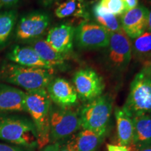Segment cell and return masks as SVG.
<instances>
[{
  "instance_id": "5bb4252c",
  "label": "cell",
  "mask_w": 151,
  "mask_h": 151,
  "mask_svg": "<svg viewBox=\"0 0 151 151\" xmlns=\"http://www.w3.org/2000/svg\"><path fill=\"white\" fill-rule=\"evenodd\" d=\"M25 92L0 83V113L26 111Z\"/></svg>"
},
{
  "instance_id": "d6986e66",
  "label": "cell",
  "mask_w": 151,
  "mask_h": 151,
  "mask_svg": "<svg viewBox=\"0 0 151 151\" xmlns=\"http://www.w3.org/2000/svg\"><path fill=\"white\" fill-rule=\"evenodd\" d=\"M55 15L59 18L75 17L89 20L86 0H65L56 7Z\"/></svg>"
},
{
  "instance_id": "44dd1931",
  "label": "cell",
  "mask_w": 151,
  "mask_h": 151,
  "mask_svg": "<svg viewBox=\"0 0 151 151\" xmlns=\"http://www.w3.org/2000/svg\"><path fill=\"white\" fill-rule=\"evenodd\" d=\"M132 55L135 59L144 62L151 58V32L146 30L142 35L133 39Z\"/></svg>"
},
{
  "instance_id": "603a6c76",
  "label": "cell",
  "mask_w": 151,
  "mask_h": 151,
  "mask_svg": "<svg viewBox=\"0 0 151 151\" xmlns=\"http://www.w3.org/2000/svg\"><path fill=\"white\" fill-rule=\"evenodd\" d=\"M104 137L89 129H83L76 137L77 151H95Z\"/></svg>"
},
{
  "instance_id": "2e32d148",
  "label": "cell",
  "mask_w": 151,
  "mask_h": 151,
  "mask_svg": "<svg viewBox=\"0 0 151 151\" xmlns=\"http://www.w3.org/2000/svg\"><path fill=\"white\" fill-rule=\"evenodd\" d=\"M134 123V136L128 149L138 151L144 147L151 146V116L144 114L132 118Z\"/></svg>"
},
{
  "instance_id": "8992f818",
  "label": "cell",
  "mask_w": 151,
  "mask_h": 151,
  "mask_svg": "<svg viewBox=\"0 0 151 151\" xmlns=\"http://www.w3.org/2000/svg\"><path fill=\"white\" fill-rule=\"evenodd\" d=\"M81 127L79 115L69 108L50 107V142L67 138Z\"/></svg>"
},
{
  "instance_id": "ac0fdd59",
  "label": "cell",
  "mask_w": 151,
  "mask_h": 151,
  "mask_svg": "<svg viewBox=\"0 0 151 151\" xmlns=\"http://www.w3.org/2000/svg\"><path fill=\"white\" fill-rule=\"evenodd\" d=\"M116 120L117 135L120 145L129 147L132 142L134 136V123L131 118L123 108L117 107L115 109Z\"/></svg>"
},
{
  "instance_id": "836d02e7",
  "label": "cell",
  "mask_w": 151,
  "mask_h": 151,
  "mask_svg": "<svg viewBox=\"0 0 151 151\" xmlns=\"http://www.w3.org/2000/svg\"><path fill=\"white\" fill-rule=\"evenodd\" d=\"M138 151H151V146L144 147V148L139 149V150Z\"/></svg>"
},
{
  "instance_id": "ba28073f",
  "label": "cell",
  "mask_w": 151,
  "mask_h": 151,
  "mask_svg": "<svg viewBox=\"0 0 151 151\" xmlns=\"http://www.w3.org/2000/svg\"><path fill=\"white\" fill-rule=\"evenodd\" d=\"M48 14L35 11L24 15L20 19L16 29V38L22 42H32L41 39L50 25Z\"/></svg>"
},
{
  "instance_id": "7a4b0ae2",
  "label": "cell",
  "mask_w": 151,
  "mask_h": 151,
  "mask_svg": "<svg viewBox=\"0 0 151 151\" xmlns=\"http://www.w3.org/2000/svg\"><path fill=\"white\" fill-rule=\"evenodd\" d=\"M26 111L37 131V145L42 149L50 143V111L51 100L46 89L25 92Z\"/></svg>"
},
{
  "instance_id": "7c38bea8",
  "label": "cell",
  "mask_w": 151,
  "mask_h": 151,
  "mask_svg": "<svg viewBox=\"0 0 151 151\" xmlns=\"http://www.w3.org/2000/svg\"><path fill=\"white\" fill-rule=\"evenodd\" d=\"M149 9L145 6L139 5L121 16L122 29L132 39L142 35L147 30Z\"/></svg>"
},
{
  "instance_id": "4dcf8cb0",
  "label": "cell",
  "mask_w": 151,
  "mask_h": 151,
  "mask_svg": "<svg viewBox=\"0 0 151 151\" xmlns=\"http://www.w3.org/2000/svg\"><path fill=\"white\" fill-rule=\"evenodd\" d=\"M60 1V0H39V2L41 3V5H43V6H50L54 4H55L58 1Z\"/></svg>"
},
{
  "instance_id": "3957f363",
  "label": "cell",
  "mask_w": 151,
  "mask_h": 151,
  "mask_svg": "<svg viewBox=\"0 0 151 151\" xmlns=\"http://www.w3.org/2000/svg\"><path fill=\"white\" fill-rule=\"evenodd\" d=\"M122 108L131 118L151 113V68L143 67L135 76Z\"/></svg>"
},
{
  "instance_id": "9a60e30c",
  "label": "cell",
  "mask_w": 151,
  "mask_h": 151,
  "mask_svg": "<svg viewBox=\"0 0 151 151\" xmlns=\"http://www.w3.org/2000/svg\"><path fill=\"white\" fill-rule=\"evenodd\" d=\"M7 58L14 64L23 67L54 70L41 59L39 55L31 46L16 45L9 52Z\"/></svg>"
},
{
  "instance_id": "7402d4cb",
  "label": "cell",
  "mask_w": 151,
  "mask_h": 151,
  "mask_svg": "<svg viewBox=\"0 0 151 151\" xmlns=\"http://www.w3.org/2000/svg\"><path fill=\"white\" fill-rule=\"evenodd\" d=\"M17 16V11L14 9L0 12V49L8 43L16 23Z\"/></svg>"
},
{
  "instance_id": "83f0119b",
  "label": "cell",
  "mask_w": 151,
  "mask_h": 151,
  "mask_svg": "<svg viewBox=\"0 0 151 151\" xmlns=\"http://www.w3.org/2000/svg\"><path fill=\"white\" fill-rule=\"evenodd\" d=\"M126 11H130L139 6V0H122Z\"/></svg>"
},
{
  "instance_id": "f546056e",
  "label": "cell",
  "mask_w": 151,
  "mask_h": 151,
  "mask_svg": "<svg viewBox=\"0 0 151 151\" xmlns=\"http://www.w3.org/2000/svg\"><path fill=\"white\" fill-rule=\"evenodd\" d=\"M60 146L59 142L51 143L50 144H48L44 148L41 149L40 151H58Z\"/></svg>"
},
{
  "instance_id": "52a82bcc",
  "label": "cell",
  "mask_w": 151,
  "mask_h": 151,
  "mask_svg": "<svg viewBox=\"0 0 151 151\" xmlns=\"http://www.w3.org/2000/svg\"><path fill=\"white\" fill-rule=\"evenodd\" d=\"M106 60L109 67L113 71H124L132 56V42L123 30L111 32L106 46Z\"/></svg>"
},
{
  "instance_id": "5b68a950",
  "label": "cell",
  "mask_w": 151,
  "mask_h": 151,
  "mask_svg": "<svg viewBox=\"0 0 151 151\" xmlns=\"http://www.w3.org/2000/svg\"><path fill=\"white\" fill-rule=\"evenodd\" d=\"M113 109L111 98L108 95H101L88 101L81 109V127L99 135L104 136Z\"/></svg>"
},
{
  "instance_id": "4fadbf2b",
  "label": "cell",
  "mask_w": 151,
  "mask_h": 151,
  "mask_svg": "<svg viewBox=\"0 0 151 151\" xmlns=\"http://www.w3.org/2000/svg\"><path fill=\"white\" fill-rule=\"evenodd\" d=\"M75 27L69 22L57 24L48 31L46 41L57 52L67 54L73 49Z\"/></svg>"
},
{
  "instance_id": "e0dca14e",
  "label": "cell",
  "mask_w": 151,
  "mask_h": 151,
  "mask_svg": "<svg viewBox=\"0 0 151 151\" xmlns=\"http://www.w3.org/2000/svg\"><path fill=\"white\" fill-rule=\"evenodd\" d=\"M30 45L41 59L52 69L65 66L66 60L65 55L55 50L46 40L39 39L32 41Z\"/></svg>"
},
{
  "instance_id": "9c48e42d",
  "label": "cell",
  "mask_w": 151,
  "mask_h": 151,
  "mask_svg": "<svg viewBox=\"0 0 151 151\" xmlns=\"http://www.w3.org/2000/svg\"><path fill=\"white\" fill-rule=\"evenodd\" d=\"M110 33L97 22L85 20L75 28L74 39L80 48L92 50L106 48Z\"/></svg>"
},
{
  "instance_id": "4316f807",
  "label": "cell",
  "mask_w": 151,
  "mask_h": 151,
  "mask_svg": "<svg viewBox=\"0 0 151 151\" xmlns=\"http://www.w3.org/2000/svg\"><path fill=\"white\" fill-rule=\"evenodd\" d=\"M0 151H27L20 146H11L0 143Z\"/></svg>"
},
{
  "instance_id": "484cf974",
  "label": "cell",
  "mask_w": 151,
  "mask_h": 151,
  "mask_svg": "<svg viewBox=\"0 0 151 151\" xmlns=\"http://www.w3.org/2000/svg\"><path fill=\"white\" fill-rule=\"evenodd\" d=\"M20 0H0V10L10 9L19 2Z\"/></svg>"
},
{
  "instance_id": "8fae6325",
  "label": "cell",
  "mask_w": 151,
  "mask_h": 151,
  "mask_svg": "<svg viewBox=\"0 0 151 151\" xmlns=\"http://www.w3.org/2000/svg\"><path fill=\"white\" fill-rule=\"evenodd\" d=\"M52 102L62 108H69L76 104L78 94L70 82L62 78H53L46 88Z\"/></svg>"
},
{
  "instance_id": "30bf717a",
  "label": "cell",
  "mask_w": 151,
  "mask_h": 151,
  "mask_svg": "<svg viewBox=\"0 0 151 151\" xmlns=\"http://www.w3.org/2000/svg\"><path fill=\"white\" fill-rule=\"evenodd\" d=\"M73 84L78 97L86 102L102 95L105 87L103 78L90 68L77 71L73 75Z\"/></svg>"
},
{
  "instance_id": "d4e9b609",
  "label": "cell",
  "mask_w": 151,
  "mask_h": 151,
  "mask_svg": "<svg viewBox=\"0 0 151 151\" xmlns=\"http://www.w3.org/2000/svg\"><path fill=\"white\" fill-rule=\"evenodd\" d=\"M58 151H77L76 137H73L71 140L68 141L63 146H60Z\"/></svg>"
},
{
  "instance_id": "cb8c5ba5",
  "label": "cell",
  "mask_w": 151,
  "mask_h": 151,
  "mask_svg": "<svg viewBox=\"0 0 151 151\" xmlns=\"http://www.w3.org/2000/svg\"><path fill=\"white\" fill-rule=\"evenodd\" d=\"M98 3L106 11L116 17L121 16L125 13L122 0H99Z\"/></svg>"
},
{
  "instance_id": "6da1fadb",
  "label": "cell",
  "mask_w": 151,
  "mask_h": 151,
  "mask_svg": "<svg viewBox=\"0 0 151 151\" xmlns=\"http://www.w3.org/2000/svg\"><path fill=\"white\" fill-rule=\"evenodd\" d=\"M54 70L27 67L14 63H6L0 67V80L15 85L27 92L46 89L52 80Z\"/></svg>"
},
{
  "instance_id": "d6a6232c",
  "label": "cell",
  "mask_w": 151,
  "mask_h": 151,
  "mask_svg": "<svg viewBox=\"0 0 151 151\" xmlns=\"http://www.w3.org/2000/svg\"><path fill=\"white\" fill-rule=\"evenodd\" d=\"M143 67H148L151 68V58L148 60H146V62H143Z\"/></svg>"
},
{
  "instance_id": "277c9868",
  "label": "cell",
  "mask_w": 151,
  "mask_h": 151,
  "mask_svg": "<svg viewBox=\"0 0 151 151\" xmlns=\"http://www.w3.org/2000/svg\"><path fill=\"white\" fill-rule=\"evenodd\" d=\"M0 139L24 147L37 144L35 124L21 116L0 115Z\"/></svg>"
},
{
  "instance_id": "1f68e13d",
  "label": "cell",
  "mask_w": 151,
  "mask_h": 151,
  "mask_svg": "<svg viewBox=\"0 0 151 151\" xmlns=\"http://www.w3.org/2000/svg\"><path fill=\"white\" fill-rule=\"evenodd\" d=\"M147 30L151 32V9H149L148 17V25H147Z\"/></svg>"
},
{
  "instance_id": "f1b7e54d",
  "label": "cell",
  "mask_w": 151,
  "mask_h": 151,
  "mask_svg": "<svg viewBox=\"0 0 151 151\" xmlns=\"http://www.w3.org/2000/svg\"><path fill=\"white\" fill-rule=\"evenodd\" d=\"M106 148L108 151H129L127 147L121 145L107 144Z\"/></svg>"
},
{
  "instance_id": "ffe728a7",
  "label": "cell",
  "mask_w": 151,
  "mask_h": 151,
  "mask_svg": "<svg viewBox=\"0 0 151 151\" xmlns=\"http://www.w3.org/2000/svg\"><path fill=\"white\" fill-rule=\"evenodd\" d=\"M92 14L97 23L105 28L109 33L116 32L122 29L120 20L116 16L106 11L98 2L92 7Z\"/></svg>"
}]
</instances>
